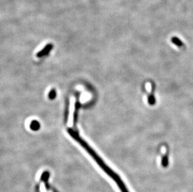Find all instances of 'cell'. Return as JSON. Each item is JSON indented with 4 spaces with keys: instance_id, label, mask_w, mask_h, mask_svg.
Listing matches in <instances>:
<instances>
[{
    "instance_id": "6da1fadb",
    "label": "cell",
    "mask_w": 193,
    "mask_h": 192,
    "mask_svg": "<svg viewBox=\"0 0 193 192\" xmlns=\"http://www.w3.org/2000/svg\"><path fill=\"white\" fill-rule=\"evenodd\" d=\"M67 131L72 138H73L77 142H78L82 147L89 153L91 156L94 159V160L98 163V165L102 168V170L106 173V174L116 182V184H117L119 188L120 189L121 192H130L127 190L126 185L124 184V183L120 178V177L107 165L104 162V161L101 159V157L96 153V152L93 150V149H92L90 146L81 138L75 131L71 129V128H69V129H67Z\"/></svg>"
},
{
    "instance_id": "7a4b0ae2",
    "label": "cell",
    "mask_w": 193,
    "mask_h": 192,
    "mask_svg": "<svg viewBox=\"0 0 193 192\" xmlns=\"http://www.w3.org/2000/svg\"><path fill=\"white\" fill-rule=\"evenodd\" d=\"M53 48V45L50 44L46 46V47H44L41 51H40V52H38L36 54V56L38 58H41L44 56H45L46 54H47Z\"/></svg>"
},
{
    "instance_id": "3957f363",
    "label": "cell",
    "mask_w": 193,
    "mask_h": 192,
    "mask_svg": "<svg viewBox=\"0 0 193 192\" xmlns=\"http://www.w3.org/2000/svg\"><path fill=\"white\" fill-rule=\"evenodd\" d=\"M75 100L72 99L71 100V114L69 115V125L71 126L72 125V118H73V112L75 111Z\"/></svg>"
},
{
    "instance_id": "277c9868",
    "label": "cell",
    "mask_w": 193,
    "mask_h": 192,
    "mask_svg": "<svg viewBox=\"0 0 193 192\" xmlns=\"http://www.w3.org/2000/svg\"><path fill=\"white\" fill-rule=\"evenodd\" d=\"M30 128L33 131H38L39 129H40V124L38 121H33L30 124Z\"/></svg>"
},
{
    "instance_id": "5b68a950",
    "label": "cell",
    "mask_w": 193,
    "mask_h": 192,
    "mask_svg": "<svg viewBox=\"0 0 193 192\" xmlns=\"http://www.w3.org/2000/svg\"><path fill=\"white\" fill-rule=\"evenodd\" d=\"M56 90H55L54 89H52L50 92L48 94V97L50 99L53 100L54 99H55V97H56Z\"/></svg>"
}]
</instances>
